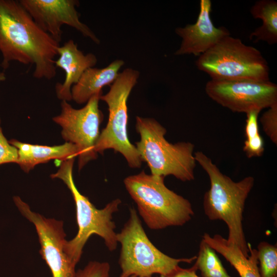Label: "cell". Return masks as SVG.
<instances>
[{
  "label": "cell",
  "instance_id": "6da1fadb",
  "mask_svg": "<svg viewBox=\"0 0 277 277\" xmlns=\"http://www.w3.org/2000/svg\"><path fill=\"white\" fill-rule=\"evenodd\" d=\"M60 43L41 29L19 1L0 0L1 66L15 61L34 66L33 76L50 80L56 74Z\"/></svg>",
  "mask_w": 277,
  "mask_h": 277
},
{
  "label": "cell",
  "instance_id": "7a4b0ae2",
  "mask_svg": "<svg viewBox=\"0 0 277 277\" xmlns=\"http://www.w3.org/2000/svg\"><path fill=\"white\" fill-rule=\"evenodd\" d=\"M194 155L210 180V188L203 199L205 215L210 220L224 222L228 229V243L237 246L248 256L249 243L244 232L243 220L245 202L254 184V177L248 176L234 182L203 152H195Z\"/></svg>",
  "mask_w": 277,
  "mask_h": 277
},
{
  "label": "cell",
  "instance_id": "3957f363",
  "mask_svg": "<svg viewBox=\"0 0 277 277\" xmlns=\"http://www.w3.org/2000/svg\"><path fill=\"white\" fill-rule=\"evenodd\" d=\"M164 179L165 177L148 174L143 170L124 180L139 215L151 230L183 226L194 214L190 201L169 189Z\"/></svg>",
  "mask_w": 277,
  "mask_h": 277
},
{
  "label": "cell",
  "instance_id": "277c9868",
  "mask_svg": "<svg viewBox=\"0 0 277 277\" xmlns=\"http://www.w3.org/2000/svg\"><path fill=\"white\" fill-rule=\"evenodd\" d=\"M135 129L140 135L135 147L152 175H173L183 182L194 179L196 162L193 143L169 142L165 137L166 128L153 118L136 116Z\"/></svg>",
  "mask_w": 277,
  "mask_h": 277
},
{
  "label": "cell",
  "instance_id": "5b68a950",
  "mask_svg": "<svg viewBox=\"0 0 277 277\" xmlns=\"http://www.w3.org/2000/svg\"><path fill=\"white\" fill-rule=\"evenodd\" d=\"M74 161L75 158H71L61 162L57 171L50 176L64 182L70 190L75 203L78 231L72 240H66L64 248L69 257L77 264L81 259L85 245L93 234L102 238L110 251L116 249L118 243L113 214L118 210L122 201L120 199H116L103 208H96L75 186L73 176Z\"/></svg>",
  "mask_w": 277,
  "mask_h": 277
},
{
  "label": "cell",
  "instance_id": "8992f818",
  "mask_svg": "<svg viewBox=\"0 0 277 277\" xmlns=\"http://www.w3.org/2000/svg\"><path fill=\"white\" fill-rule=\"evenodd\" d=\"M116 237L121 245L120 277H151L154 274L166 276L176 271L180 263L190 264L196 258L176 259L157 249L147 236L134 208L129 209V219Z\"/></svg>",
  "mask_w": 277,
  "mask_h": 277
},
{
  "label": "cell",
  "instance_id": "52a82bcc",
  "mask_svg": "<svg viewBox=\"0 0 277 277\" xmlns=\"http://www.w3.org/2000/svg\"><path fill=\"white\" fill-rule=\"evenodd\" d=\"M195 64L213 80L270 81L268 63L260 51L230 35L199 56Z\"/></svg>",
  "mask_w": 277,
  "mask_h": 277
},
{
  "label": "cell",
  "instance_id": "ba28073f",
  "mask_svg": "<svg viewBox=\"0 0 277 277\" xmlns=\"http://www.w3.org/2000/svg\"><path fill=\"white\" fill-rule=\"evenodd\" d=\"M139 76L137 70L130 68L124 69L110 85L108 93L100 96V100L108 106L109 116L107 125L100 132L95 146L97 154H103L109 149L121 153L133 168H140L142 161L128 136L127 101Z\"/></svg>",
  "mask_w": 277,
  "mask_h": 277
},
{
  "label": "cell",
  "instance_id": "9c48e42d",
  "mask_svg": "<svg viewBox=\"0 0 277 277\" xmlns=\"http://www.w3.org/2000/svg\"><path fill=\"white\" fill-rule=\"evenodd\" d=\"M102 95V93L94 95L80 109L74 108L68 102L62 101L61 113L52 118L62 127L63 138L77 147L79 170L97 157L95 146L104 118L98 106Z\"/></svg>",
  "mask_w": 277,
  "mask_h": 277
},
{
  "label": "cell",
  "instance_id": "30bf717a",
  "mask_svg": "<svg viewBox=\"0 0 277 277\" xmlns=\"http://www.w3.org/2000/svg\"><path fill=\"white\" fill-rule=\"evenodd\" d=\"M205 92L213 101L236 112L260 111L277 104V86L268 81L211 80Z\"/></svg>",
  "mask_w": 277,
  "mask_h": 277
},
{
  "label": "cell",
  "instance_id": "8fae6325",
  "mask_svg": "<svg viewBox=\"0 0 277 277\" xmlns=\"http://www.w3.org/2000/svg\"><path fill=\"white\" fill-rule=\"evenodd\" d=\"M13 201L21 214L34 224L41 246L39 253L52 277H74L76 264L65 250L66 240L63 222L32 211L19 196H13Z\"/></svg>",
  "mask_w": 277,
  "mask_h": 277
},
{
  "label": "cell",
  "instance_id": "7c38bea8",
  "mask_svg": "<svg viewBox=\"0 0 277 277\" xmlns=\"http://www.w3.org/2000/svg\"><path fill=\"white\" fill-rule=\"evenodd\" d=\"M35 22L58 43L62 40L64 25L72 27L96 44L100 39L80 19L77 0H19Z\"/></svg>",
  "mask_w": 277,
  "mask_h": 277
},
{
  "label": "cell",
  "instance_id": "4fadbf2b",
  "mask_svg": "<svg viewBox=\"0 0 277 277\" xmlns=\"http://www.w3.org/2000/svg\"><path fill=\"white\" fill-rule=\"evenodd\" d=\"M211 1L201 0L200 11L195 23L176 28L175 32L182 41L175 55L193 54L199 56L221 39L230 35L229 31L224 27L214 26L211 20Z\"/></svg>",
  "mask_w": 277,
  "mask_h": 277
},
{
  "label": "cell",
  "instance_id": "5bb4252c",
  "mask_svg": "<svg viewBox=\"0 0 277 277\" xmlns=\"http://www.w3.org/2000/svg\"><path fill=\"white\" fill-rule=\"evenodd\" d=\"M57 55L58 58L54 61L55 66L65 72V77L63 83L56 84L55 92L58 99L69 102L72 100V87L78 82L87 69L96 64L97 60L93 53L84 54L72 39L59 46Z\"/></svg>",
  "mask_w": 277,
  "mask_h": 277
},
{
  "label": "cell",
  "instance_id": "9a60e30c",
  "mask_svg": "<svg viewBox=\"0 0 277 277\" xmlns=\"http://www.w3.org/2000/svg\"><path fill=\"white\" fill-rule=\"evenodd\" d=\"M18 150V164L25 172L28 173L38 164L46 163L52 160L60 162L78 156V149L70 143L56 146L31 144L15 139L9 141Z\"/></svg>",
  "mask_w": 277,
  "mask_h": 277
},
{
  "label": "cell",
  "instance_id": "2e32d148",
  "mask_svg": "<svg viewBox=\"0 0 277 277\" xmlns=\"http://www.w3.org/2000/svg\"><path fill=\"white\" fill-rule=\"evenodd\" d=\"M124 64L123 60H116L103 68L87 69L71 88L72 100L84 104L94 95L102 93L104 86L111 85L115 81Z\"/></svg>",
  "mask_w": 277,
  "mask_h": 277
},
{
  "label": "cell",
  "instance_id": "e0dca14e",
  "mask_svg": "<svg viewBox=\"0 0 277 277\" xmlns=\"http://www.w3.org/2000/svg\"><path fill=\"white\" fill-rule=\"evenodd\" d=\"M203 240L215 251L221 254L237 271L240 277H261L258 260V251L248 244L249 256H246L235 245L228 243L227 239L216 234L211 236L205 233Z\"/></svg>",
  "mask_w": 277,
  "mask_h": 277
},
{
  "label": "cell",
  "instance_id": "ac0fdd59",
  "mask_svg": "<svg viewBox=\"0 0 277 277\" xmlns=\"http://www.w3.org/2000/svg\"><path fill=\"white\" fill-rule=\"evenodd\" d=\"M250 13L254 18L262 21V25L249 36L255 41L265 42L269 45L277 43V2L273 0L258 1L251 7Z\"/></svg>",
  "mask_w": 277,
  "mask_h": 277
},
{
  "label": "cell",
  "instance_id": "d6986e66",
  "mask_svg": "<svg viewBox=\"0 0 277 277\" xmlns=\"http://www.w3.org/2000/svg\"><path fill=\"white\" fill-rule=\"evenodd\" d=\"M194 264L202 277H232L228 274L215 251L202 240Z\"/></svg>",
  "mask_w": 277,
  "mask_h": 277
},
{
  "label": "cell",
  "instance_id": "ffe728a7",
  "mask_svg": "<svg viewBox=\"0 0 277 277\" xmlns=\"http://www.w3.org/2000/svg\"><path fill=\"white\" fill-rule=\"evenodd\" d=\"M261 277H277V246L261 242L257 247Z\"/></svg>",
  "mask_w": 277,
  "mask_h": 277
},
{
  "label": "cell",
  "instance_id": "44dd1931",
  "mask_svg": "<svg viewBox=\"0 0 277 277\" xmlns=\"http://www.w3.org/2000/svg\"><path fill=\"white\" fill-rule=\"evenodd\" d=\"M263 129L273 143L277 144V104L268 108L260 118Z\"/></svg>",
  "mask_w": 277,
  "mask_h": 277
},
{
  "label": "cell",
  "instance_id": "7402d4cb",
  "mask_svg": "<svg viewBox=\"0 0 277 277\" xmlns=\"http://www.w3.org/2000/svg\"><path fill=\"white\" fill-rule=\"evenodd\" d=\"M110 265L107 262L90 261L76 271L74 277H110Z\"/></svg>",
  "mask_w": 277,
  "mask_h": 277
},
{
  "label": "cell",
  "instance_id": "603a6c76",
  "mask_svg": "<svg viewBox=\"0 0 277 277\" xmlns=\"http://www.w3.org/2000/svg\"><path fill=\"white\" fill-rule=\"evenodd\" d=\"M17 149L7 140L1 127L0 117V165L7 163H16L18 161Z\"/></svg>",
  "mask_w": 277,
  "mask_h": 277
},
{
  "label": "cell",
  "instance_id": "cb8c5ba5",
  "mask_svg": "<svg viewBox=\"0 0 277 277\" xmlns=\"http://www.w3.org/2000/svg\"><path fill=\"white\" fill-rule=\"evenodd\" d=\"M243 149L249 158L262 156L265 148L264 141L261 134L246 139Z\"/></svg>",
  "mask_w": 277,
  "mask_h": 277
},
{
  "label": "cell",
  "instance_id": "d4e9b609",
  "mask_svg": "<svg viewBox=\"0 0 277 277\" xmlns=\"http://www.w3.org/2000/svg\"><path fill=\"white\" fill-rule=\"evenodd\" d=\"M260 112H251L247 114L245 127V134L246 139L253 137L260 134L258 124V115Z\"/></svg>",
  "mask_w": 277,
  "mask_h": 277
},
{
  "label": "cell",
  "instance_id": "484cf974",
  "mask_svg": "<svg viewBox=\"0 0 277 277\" xmlns=\"http://www.w3.org/2000/svg\"><path fill=\"white\" fill-rule=\"evenodd\" d=\"M196 271L197 269L193 265L192 267L189 268L180 267L176 271L170 275H159L156 277H199L196 274Z\"/></svg>",
  "mask_w": 277,
  "mask_h": 277
},
{
  "label": "cell",
  "instance_id": "4316f807",
  "mask_svg": "<svg viewBox=\"0 0 277 277\" xmlns=\"http://www.w3.org/2000/svg\"><path fill=\"white\" fill-rule=\"evenodd\" d=\"M6 80V76L4 72H0V83Z\"/></svg>",
  "mask_w": 277,
  "mask_h": 277
},
{
  "label": "cell",
  "instance_id": "83f0119b",
  "mask_svg": "<svg viewBox=\"0 0 277 277\" xmlns=\"http://www.w3.org/2000/svg\"><path fill=\"white\" fill-rule=\"evenodd\" d=\"M130 277H136V276H130Z\"/></svg>",
  "mask_w": 277,
  "mask_h": 277
},
{
  "label": "cell",
  "instance_id": "f1b7e54d",
  "mask_svg": "<svg viewBox=\"0 0 277 277\" xmlns=\"http://www.w3.org/2000/svg\"><path fill=\"white\" fill-rule=\"evenodd\" d=\"M152 277V276H151Z\"/></svg>",
  "mask_w": 277,
  "mask_h": 277
}]
</instances>
